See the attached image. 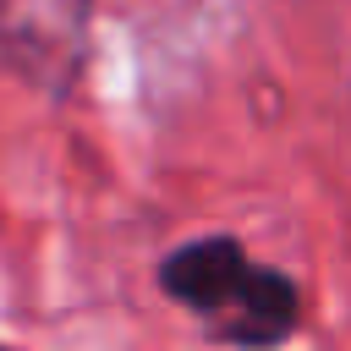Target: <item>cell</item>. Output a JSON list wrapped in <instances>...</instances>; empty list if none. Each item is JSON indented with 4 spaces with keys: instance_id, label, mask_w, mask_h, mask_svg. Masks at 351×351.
<instances>
[{
    "instance_id": "cell-1",
    "label": "cell",
    "mask_w": 351,
    "mask_h": 351,
    "mask_svg": "<svg viewBox=\"0 0 351 351\" xmlns=\"http://www.w3.org/2000/svg\"><path fill=\"white\" fill-rule=\"evenodd\" d=\"M159 285L186 302L208 335L236 346H274L296 329V285L274 269L247 263L230 236H197L159 263Z\"/></svg>"
},
{
    "instance_id": "cell-2",
    "label": "cell",
    "mask_w": 351,
    "mask_h": 351,
    "mask_svg": "<svg viewBox=\"0 0 351 351\" xmlns=\"http://www.w3.org/2000/svg\"><path fill=\"white\" fill-rule=\"evenodd\" d=\"M88 0H0L5 66L44 93H66L88 55Z\"/></svg>"
}]
</instances>
